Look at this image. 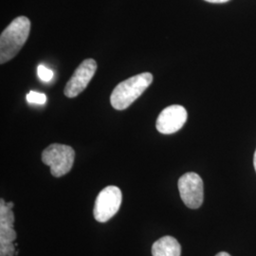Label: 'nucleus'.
<instances>
[{
    "instance_id": "nucleus-1",
    "label": "nucleus",
    "mask_w": 256,
    "mask_h": 256,
    "mask_svg": "<svg viewBox=\"0 0 256 256\" xmlns=\"http://www.w3.org/2000/svg\"><path fill=\"white\" fill-rule=\"evenodd\" d=\"M30 30V21L19 16L6 28L0 36V63L5 64L14 58L25 45Z\"/></svg>"
},
{
    "instance_id": "nucleus-2",
    "label": "nucleus",
    "mask_w": 256,
    "mask_h": 256,
    "mask_svg": "<svg viewBox=\"0 0 256 256\" xmlns=\"http://www.w3.org/2000/svg\"><path fill=\"white\" fill-rule=\"evenodd\" d=\"M152 82L153 75L150 72H144L120 82L111 94V106L115 110H126L140 97Z\"/></svg>"
},
{
    "instance_id": "nucleus-3",
    "label": "nucleus",
    "mask_w": 256,
    "mask_h": 256,
    "mask_svg": "<svg viewBox=\"0 0 256 256\" xmlns=\"http://www.w3.org/2000/svg\"><path fill=\"white\" fill-rule=\"evenodd\" d=\"M75 152L72 147L54 144L42 153V162L50 167V173L55 178L68 174L74 166Z\"/></svg>"
},
{
    "instance_id": "nucleus-4",
    "label": "nucleus",
    "mask_w": 256,
    "mask_h": 256,
    "mask_svg": "<svg viewBox=\"0 0 256 256\" xmlns=\"http://www.w3.org/2000/svg\"><path fill=\"white\" fill-rule=\"evenodd\" d=\"M122 200V194L117 186H108L98 194L93 214L98 222H106L119 210Z\"/></svg>"
},
{
    "instance_id": "nucleus-5",
    "label": "nucleus",
    "mask_w": 256,
    "mask_h": 256,
    "mask_svg": "<svg viewBox=\"0 0 256 256\" xmlns=\"http://www.w3.org/2000/svg\"><path fill=\"white\" fill-rule=\"evenodd\" d=\"M178 191L183 203L190 209H198L203 202V182L194 172H189L180 176L178 182Z\"/></svg>"
},
{
    "instance_id": "nucleus-6",
    "label": "nucleus",
    "mask_w": 256,
    "mask_h": 256,
    "mask_svg": "<svg viewBox=\"0 0 256 256\" xmlns=\"http://www.w3.org/2000/svg\"><path fill=\"white\" fill-rule=\"evenodd\" d=\"M96 70L97 63L94 59L84 60L76 68L70 81L66 82L64 90V95L68 98H74L82 93L92 81Z\"/></svg>"
},
{
    "instance_id": "nucleus-7",
    "label": "nucleus",
    "mask_w": 256,
    "mask_h": 256,
    "mask_svg": "<svg viewBox=\"0 0 256 256\" xmlns=\"http://www.w3.org/2000/svg\"><path fill=\"white\" fill-rule=\"evenodd\" d=\"M187 110L182 106H170L162 110L158 115L156 128L162 134H174L182 128L187 120Z\"/></svg>"
},
{
    "instance_id": "nucleus-8",
    "label": "nucleus",
    "mask_w": 256,
    "mask_h": 256,
    "mask_svg": "<svg viewBox=\"0 0 256 256\" xmlns=\"http://www.w3.org/2000/svg\"><path fill=\"white\" fill-rule=\"evenodd\" d=\"M14 203H6L0 200V246L12 244L16 239V232L14 229V214L12 212Z\"/></svg>"
},
{
    "instance_id": "nucleus-9",
    "label": "nucleus",
    "mask_w": 256,
    "mask_h": 256,
    "mask_svg": "<svg viewBox=\"0 0 256 256\" xmlns=\"http://www.w3.org/2000/svg\"><path fill=\"white\" fill-rule=\"evenodd\" d=\"M182 247L178 241L170 236L156 240L152 246L153 256H180Z\"/></svg>"
},
{
    "instance_id": "nucleus-10",
    "label": "nucleus",
    "mask_w": 256,
    "mask_h": 256,
    "mask_svg": "<svg viewBox=\"0 0 256 256\" xmlns=\"http://www.w3.org/2000/svg\"><path fill=\"white\" fill-rule=\"evenodd\" d=\"M28 102L36 104H44L46 102V96L44 93L37 92H30L26 96Z\"/></svg>"
},
{
    "instance_id": "nucleus-11",
    "label": "nucleus",
    "mask_w": 256,
    "mask_h": 256,
    "mask_svg": "<svg viewBox=\"0 0 256 256\" xmlns=\"http://www.w3.org/2000/svg\"><path fill=\"white\" fill-rule=\"evenodd\" d=\"M37 74L43 82H50L54 78V72L52 70L45 66L44 64H39L37 68Z\"/></svg>"
},
{
    "instance_id": "nucleus-12",
    "label": "nucleus",
    "mask_w": 256,
    "mask_h": 256,
    "mask_svg": "<svg viewBox=\"0 0 256 256\" xmlns=\"http://www.w3.org/2000/svg\"><path fill=\"white\" fill-rule=\"evenodd\" d=\"M205 1L210 3H225V2H228L229 0H205Z\"/></svg>"
},
{
    "instance_id": "nucleus-13",
    "label": "nucleus",
    "mask_w": 256,
    "mask_h": 256,
    "mask_svg": "<svg viewBox=\"0 0 256 256\" xmlns=\"http://www.w3.org/2000/svg\"><path fill=\"white\" fill-rule=\"evenodd\" d=\"M216 256H230L228 252H221L220 254H218Z\"/></svg>"
},
{
    "instance_id": "nucleus-14",
    "label": "nucleus",
    "mask_w": 256,
    "mask_h": 256,
    "mask_svg": "<svg viewBox=\"0 0 256 256\" xmlns=\"http://www.w3.org/2000/svg\"><path fill=\"white\" fill-rule=\"evenodd\" d=\"M254 169H256V153H254Z\"/></svg>"
}]
</instances>
